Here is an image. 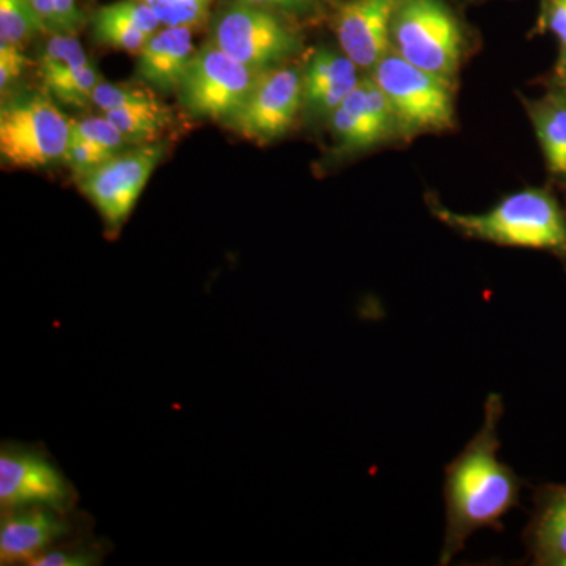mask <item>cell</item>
I'll return each mask as SVG.
<instances>
[{
  "label": "cell",
  "instance_id": "7402d4cb",
  "mask_svg": "<svg viewBox=\"0 0 566 566\" xmlns=\"http://www.w3.org/2000/svg\"><path fill=\"white\" fill-rule=\"evenodd\" d=\"M93 36L103 46L139 54L151 35L139 31L132 22L115 17L106 7H102L93 14Z\"/></svg>",
  "mask_w": 566,
  "mask_h": 566
},
{
  "label": "cell",
  "instance_id": "4fadbf2b",
  "mask_svg": "<svg viewBox=\"0 0 566 566\" xmlns=\"http://www.w3.org/2000/svg\"><path fill=\"white\" fill-rule=\"evenodd\" d=\"M395 122L392 107L385 93L371 80H360L331 114V126L342 148L364 150L385 139Z\"/></svg>",
  "mask_w": 566,
  "mask_h": 566
},
{
  "label": "cell",
  "instance_id": "4dcf8cb0",
  "mask_svg": "<svg viewBox=\"0 0 566 566\" xmlns=\"http://www.w3.org/2000/svg\"><path fill=\"white\" fill-rule=\"evenodd\" d=\"M255 6L283 13H304L314 7L315 0H248Z\"/></svg>",
  "mask_w": 566,
  "mask_h": 566
},
{
  "label": "cell",
  "instance_id": "5bb4252c",
  "mask_svg": "<svg viewBox=\"0 0 566 566\" xmlns=\"http://www.w3.org/2000/svg\"><path fill=\"white\" fill-rule=\"evenodd\" d=\"M192 29L164 28L153 33L137 54V76L151 91L177 93L196 50Z\"/></svg>",
  "mask_w": 566,
  "mask_h": 566
},
{
  "label": "cell",
  "instance_id": "8992f818",
  "mask_svg": "<svg viewBox=\"0 0 566 566\" xmlns=\"http://www.w3.org/2000/svg\"><path fill=\"white\" fill-rule=\"evenodd\" d=\"M263 73L219 50L212 41L193 54L178 87V102L192 117L232 122Z\"/></svg>",
  "mask_w": 566,
  "mask_h": 566
},
{
  "label": "cell",
  "instance_id": "e0dca14e",
  "mask_svg": "<svg viewBox=\"0 0 566 566\" xmlns=\"http://www.w3.org/2000/svg\"><path fill=\"white\" fill-rule=\"evenodd\" d=\"M539 147L551 175L566 181V95L556 84L543 98L528 102Z\"/></svg>",
  "mask_w": 566,
  "mask_h": 566
},
{
  "label": "cell",
  "instance_id": "cb8c5ba5",
  "mask_svg": "<svg viewBox=\"0 0 566 566\" xmlns=\"http://www.w3.org/2000/svg\"><path fill=\"white\" fill-rule=\"evenodd\" d=\"M71 139L87 142L115 155L132 145L128 137L104 115L71 120Z\"/></svg>",
  "mask_w": 566,
  "mask_h": 566
},
{
  "label": "cell",
  "instance_id": "9a60e30c",
  "mask_svg": "<svg viewBox=\"0 0 566 566\" xmlns=\"http://www.w3.org/2000/svg\"><path fill=\"white\" fill-rule=\"evenodd\" d=\"M357 69L344 52L316 51L303 74L304 103L316 114H333L359 84Z\"/></svg>",
  "mask_w": 566,
  "mask_h": 566
},
{
  "label": "cell",
  "instance_id": "7c38bea8",
  "mask_svg": "<svg viewBox=\"0 0 566 566\" xmlns=\"http://www.w3.org/2000/svg\"><path fill=\"white\" fill-rule=\"evenodd\" d=\"M401 0H349L337 14L338 44L359 69H375L392 43V21Z\"/></svg>",
  "mask_w": 566,
  "mask_h": 566
},
{
  "label": "cell",
  "instance_id": "7a4b0ae2",
  "mask_svg": "<svg viewBox=\"0 0 566 566\" xmlns=\"http://www.w3.org/2000/svg\"><path fill=\"white\" fill-rule=\"evenodd\" d=\"M439 221L464 237L509 248L545 251L566 260V211L547 189H524L486 212L464 214L433 205Z\"/></svg>",
  "mask_w": 566,
  "mask_h": 566
},
{
  "label": "cell",
  "instance_id": "6da1fadb",
  "mask_svg": "<svg viewBox=\"0 0 566 566\" xmlns=\"http://www.w3.org/2000/svg\"><path fill=\"white\" fill-rule=\"evenodd\" d=\"M504 416L501 395L491 394L485 420L463 452L446 471V536L439 564L449 565L482 528L501 527L502 517L520 505L521 482L499 458V424Z\"/></svg>",
  "mask_w": 566,
  "mask_h": 566
},
{
  "label": "cell",
  "instance_id": "f546056e",
  "mask_svg": "<svg viewBox=\"0 0 566 566\" xmlns=\"http://www.w3.org/2000/svg\"><path fill=\"white\" fill-rule=\"evenodd\" d=\"M28 65V57L22 54L21 48L0 43V91H9L11 85L20 80Z\"/></svg>",
  "mask_w": 566,
  "mask_h": 566
},
{
  "label": "cell",
  "instance_id": "8fae6325",
  "mask_svg": "<svg viewBox=\"0 0 566 566\" xmlns=\"http://www.w3.org/2000/svg\"><path fill=\"white\" fill-rule=\"evenodd\" d=\"M80 531L71 513L48 506L2 509L0 564L32 565L55 546L76 538Z\"/></svg>",
  "mask_w": 566,
  "mask_h": 566
},
{
  "label": "cell",
  "instance_id": "ba28073f",
  "mask_svg": "<svg viewBox=\"0 0 566 566\" xmlns=\"http://www.w3.org/2000/svg\"><path fill=\"white\" fill-rule=\"evenodd\" d=\"M77 494L57 464L39 447L3 444L0 452V505L48 506L73 513Z\"/></svg>",
  "mask_w": 566,
  "mask_h": 566
},
{
  "label": "cell",
  "instance_id": "52a82bcc",
  "mask_svg": "<svg viewBox=\"0 0 566 566\" xmlns=\"http://www.w3.org/2000/svg\"><path fill=\"white\" fill-rule=\"evenodd\" d=\"M212 43L256 73L273 70L300 50L296 33L273 11L234 0L223 7L212 28Z\"/></svg>",
  "mask_w": 566,
  "mask_h": 566
},
{
  "label": "cell",
  "instance_id": "d6986e66",
  "mask_svg": "<svg viewBox=\"0 0 566 566\" xmlns=\"http://www.w3.org/2000/svg\"><path fill=\"white\" fill-rule=\"evenodd\" d=\"M44 31L31 0H0V43L21 48Z\"/></svg>",
  "mask_w": 566,
  "mask_h": 566
},
{
  "label": "cell",
  "instance_id": "44dd1931",
  "mask_svg": "<svg viewBox=\"0 0 566 566\" xmlns=\"http://www.w3.org/2000/svg\"><path fill=\"white\" fill-rule=\"evenodd\" d=\"M102 82V74L92 63L43 80L44 87L54 98L66 106L74 107L88 106L93 99V92Z\"/></svg>",
  "mask_w": 566,
  "mask_h": 566
},
{
  "label": "cell",
  "instance_id": "4316f807",
  "mask_svg": "<svg viewBox=\"0 0 566 566\" xmlns=\"http://www.w3.org/2000/svg\"><path fill=\"white\" fill-rule=\"evenodd\" d=\"M102 560L99 547L73 538L32 562L31 566H91Z\"/></svg>",
  "mask_w": 566,
  "mask_h": 566
},
{
  "label": "cell",
  "instance_id": "ffe728a7",
  "mask_svg": "<svg viewBox=\"0 0 566 566\" xmlns=\"http://www.w3.org/2000/svg\"><path fill=\"white\" fill-rule=\"evenodd\" d=\"M87 65L91 61L74 33H52L39 55L41 81Z\"/></svg>",
  "mask_w": 566,
  "mask_h": 566
},
{
  "label": "cell",
  "instance_id": "3957f363",
  "mask_svg": "<svg viewBox=\"0 0 566 566\" xmlns=\"http://www.w3.org/2000/svg\"><path fill=\"white\" fill-rule=\"evenodd\" d=\"M392 44L405 61L446 80L457 73L463 54L460 24L441 0H401Z\"/></svg>",
  "mask_w": 566,
  "mask_h": 566
},
{
  "label": "cell",
  "instance_id": "2e32d148",
  "mask_svg": "<svg viewBox=\"0 0 566 566\" xmlns=\"http://www.w3.org/2000/svg\"><path fill=\"white\" fill-rule=\"evenodd\" d=\"M527 545L535 565L566 566V485L539 491Z\"/></svg>",
  "mask_w": 566,
  "mask_h": 566
},
{
  "label": "cell",
  "instance_id": "30bf717a",
  "mask_svg": "<svg viewBox=\"0 0 566 566\" xmlns=\"http://www.w3.org/2000/svg\"><path fill=\"white\" fill-rule=\"evenodd\" d=\"M303 102V74L300 71H264L230 125L249 139L274 140L292 128Z\"/></svg>",
  "mask_w": 566,
  "mask_h": 566
},
{
  "label": "cell",
  "instance_id": "83f0119b",
  "mask_svg": "<svg viewBox=\"0 0 566 566\" xmlns=\"http://www.w3.org/2000/svg\"><path fill=\"white\" fill-rule=\"evenodd\" d=\"M542 28L557 39L558 55L554 73H560L566 69V0H545L543 2Z\"/></svg>",
  "mask_w": 566,
  "mask_h": 566
},
{
  "label": "cell",
  "instance_id": "d4e9b609",
  "mask_svg": "<svg viewBox=\"0 0 566 566\" xmlns=\"http://www.w3.org/2000/svg\"><path fill=\"white\" fill-rule=\"evenodd\" d=\"M46 31L51 33H74L84 25V13L77 0H31Z\"/></svg>",
  "mask_w": 566,
  "mask_h": 566
},
{
  "label": "cell",
  "instance_id": "1f68e13d",
  "mask_svg": "<svg viewBox=\"0 0 566 566\" xmlns=\"http://www.w3.org/2000/svg\"><path fill=\"white\" fill-rule=\"evenodd\" d=\"M554 84L557 85V87H560L562 91L565 92L566 95V69L562 70L560 73H554Z\"/></svg>",
  "mask_w": 566,
  "mask_h": 566
},
{
  "label": "cell",
  "instance_id": "f1b7e54d",
  "mask_svg": "<svg viewBox=\"0 0 566 566\" xmlns=\"http://www.w3.org/2000/svg\"><path fill=\"white\" fill-rule=\"evenodd\" d=\"M112 156H115V153L103 150V148L87 144V142L71 139L63 161L69 164L77 177H82V175L92 172L96 167L109 161Z\"/></svg>",
  "mask_w": 566,
  "mask_h": 566
},
{
  "label": "cell",
  "instance_id": "277c9868",
  "mask_svg": "<svg viewBox=\"0 0 566 566\" xmlns=\"http://www.w3.org/2000/svg\"><path fill=\"white\" fill-rule=\"evenodd\" d=\"M374 70V81L392 107L395 122L406 132L452 128L453 102L449 80L412 65L397 52H387Z\"/></svg>",
  "mask_w": 566,
  "mask_h": 566
},
{
  "label": "cell",
  "instance_id": "5b68a950",
  "mask_svg": "<svg viewBox=\"0 0 566 566\" xmlns=\"http://www.w3.org/2000/svg\"><path fill=\"white\" fill-rule=\"evenodd\" d=\"M71 120L46 96L6 103L0 111V155L6 163L40 169L65 159Z\"/></svg>",
  "mask_w": 566,
  "mask_h": 566
},
{
  "label": "cell",
  "instance_id": "ac0fdd59",
  "mask_svg": "<svg viewBox=\"0 0 566 566\" xmlns=\"http://www.w3.org/2000/svg\"><path fill=\"white\" fill-rule=\"evenodd\" d=\"M103 115L109 118L133 145L158 140L174 123L172 111L161 102L103 112Z\"/></svg>",
  "mask_w": 566,
  "mask_h": 566
},
{
  "label": "cell",
  "instance_id": "484cf974",
  "mask_svg": "<svg viewBox=\"0 0 566 566\" xmlns=\"http://www.w3.org/2000/svg\"><path fill=\"white\" fill-rule=\"evenodd\" d=\"M150 87H133V85L109 84L102 82L93 92L92 104L99 111L111 112L128 109V107L140 106L159 102L158 96Z\"/></svg>",
  "mask_w": 566,
  "mask_h": 566
},
{
  "label": "cell",
  "instance_id": "9c48e42d",
  "mask_svg": "<svg viewBox=\"0 0 566 566\" xmlns=\"http://www.w3.org/2000/svg\"><path fill=\"white\" fill-rule=\"evenodd\" d=\"M161 156L158 145L134 148L80 177L81 191L98 210L107 233L120 232Z\"/></svg>",
  "mask_w": 566,
  "mask_h": 566
},
{
  "label": "cell",
  "instance_id": "603a6c76",
  "mask_svg": "<svg viewBox=\"0 0 566 566\" xmlns=\"http://www.w3.org/2000/svg\"><path fill=\"white\" fill-rule=\"evenodd\" d=\"M155 13L163 28H199L214 0H137Z\"/></svg>",
  "mask_w": 566,
  "mask_h": 566
}]
</instances>
